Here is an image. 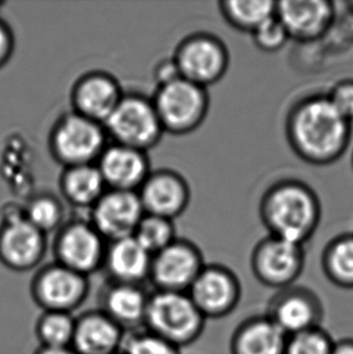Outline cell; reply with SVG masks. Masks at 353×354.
Wrapping results in <instances>:
<instances>
[{
    "label": "cell",
    "mask_w": 353,
    "mask_h": 354,
    "mask_svg": "<svg viewBox=\"0 0 353 354\" xmlns=\"http://www.w3.org/2000/svg\"><path fill=\"white\" fill-rule=\"evenodd\" d=\"M137 194L147 214L171 221L183 216L191 201L189 183L171 168L153 169Z\"/></svg>",
    "instance_id": "obj_14"
},
{
    "label": "cell",
    "mask_w": 353,
    "mask_h": 354,
    "mask_svg": "<svg viewBox=\"0 0 353 354\" xmlns=\"http://www.w3.org/2000/svg\"><path fill=\"white\" fill-rule=\"evenodd\" d=\"M124 95L123 87L113 74L105 71H90L73 84L72 111L105 124Z\"/></svg>",
    "instance_id": "obj_15"
},
{
    "label": "cell",
    "mask_w": 353,
    "mask_h": 354,
    "mask_svg": "<svg viewBox=\"0 0 353 354\" xmlns=\"http://www.w3.org/2000/svg\"><path fill=\"white\" fill-rule=\"evenodd\" d=\"M205 266L201 249L189 239L176 237L153 255L150 272L163 290L188 292Z\"/></svg>",
    "instance_id": "obj_10"
},
{
    "label": "cell",
    "mask_w": 353,
    "mask_h": 354,
    "mask_svg": "<svg viewBox=\"0 0 353 354\" xmlns=\"http://www.w3.org/2000/svg\"><path fill=\"white\" fill-rule=\"evenodd\" d=\"M46 235L32 225L22 208L5 214L0 224V259L10 268H32L43 258Z\"/></svg>",
    "instance_id": "obj_16"
},
{
    "label": "cell",
    "mask_w": 353,
    "mask_h": 354,
    "mask_svg": "<svg viewBox=\"0 0 353 354\" xmlns=\"http://www.w3.org/2000/svg\"><path fill=\"white\" fill-rule=\"evenodd\" d=\"M48 150L63 168L92 165L108 145L105 126L68 111L60 116L48 133Z\"/></svg>",
    "instance_id": "obj_3"
},
{
    "label": "cell",
    "mask_w": 353,
    "mask_h": 354,
    "mask_svg": "<svg viewBox=\"0 0 353 354\" xmlns=\"http://www.w3.org/2000/svg\"><path fill=\"white\" fill-rule=\"evenodd\" d=\"M116 330L110 322L93 317L82 322L77 331V344L87 354H105L116 342Z\"/></svg>",
    "instance_id": "obj_27"
},
{
    "label": "cell",
    "mask_w": 353,
    "mask_h": 354,
    "mask_svg": "<svg viewBox=\"0 0 353 354\" xmlns=\"http://www.w3.org/2000/svg\"><path fill=\"white\" fill-rule=\"evenodd\" d=\"M218 8L230 27L251 35L276 16L273 0H223L218 3Z\"/></svg>",
    "instance_id": "obj_22"
},
{
    "label": "cell",
    "mask_w": 353,
    "mask_h": 354,
    "mask_svg": "<svg viewBox=\"0 0 353 354\" xmlns=\"http://www.w3.org/2000/svg\"><path fill=\"white\" fill-rule=\"evenodd\" d=\"M332 354H353V339L334 341Z\"/></svg>",
    "instance_id": "obj_36"
},
{
    "label": "cell",
    "mask_w": 353,
    "mask_h": 354,
    "mask_svg": "<svg viewBox=\"0 0 353 354\" xmlns=\"http://www.w3.org/2000/svg\"><path fill=\"white\" fill-rule=\"evenodd\" d=\"M149 319L160 337L174 346L197 340L206 322L188 292L168 290H161L154 297Z\"/></svg>",
    "instance_id": "obj_8"
},
{
    "label": "cell",
    "mask_w": 353,
    "mask_h": 354,
    "mask_svg": "<svg viewBox=\"0 0 353 354\" xmlns=\"http://www.w3.org/2000/svg\"><path fill=\"white\" fill-rule=\"evenodd\" d=\"M105 258L114 276L123 281H136L150 272L153 255L129 236L109 242Z\"/></svg>",
    "instance_id": "obj_21"
},
{
    "label": "cell",
    "mask_w": 353,
    "mask_h": 354,
    "mask_svg": "<svg viewBox=\"0 0 353 354\" xmlns=\"http://www.w3.org/2000/svg\"><path fill=\"white\" fill-rule=\"evenodd\" d=\"M172 58L183 79L205 88L219 82L230 67L226 44L208 32H195L181 39Z\"/></svg>",
    "instance_id": "obj_6"
},
{
    "label": "cell",
    "mask_w": 353,
    "mask_h": 354,
    "mask_svg": "<svg viewBox=\"0 0 353 354\" xmlns=\"http://www.w3.org/2000/svg\"><path fill=\"white\" fill-rule=\"evenodd\" d=\"M105 239L90 221H66L56 232L55 252L63 266L84 273L98 266L105 257Z\"/></svg>",
    "instance_id": "obj_11"
},
{
    "label": "cell",
    "mask_w": 353,
    "mask_h": 354,
    "mask_svg": "<svg viewBox=\"0 0 353 354\" xmlns=\"http://www.w3.org/2000/svg\"><path fill=\"white\" fill-rule=\"evenodd\" d=\"M43 354H71L67 351L63 350L61 347H53L50 350L45 351Z\"/></svg>",
    "instance_id": "obj_37"
},
{
    "label": "cell",
    "mask_w": 353,
    "mask_h": 354,
    "mask_svg": "<svg viewBox=\"0 0 353 354\" xmlns=\"http://www.w3.org/2000/svg\"><path fill=\"white\" fill-rule=\"evenodd\" d=\"M320 266L335 287L353 289V232L335 236L325 244Z\"/></svg>",
    "instance_id": "obj_23"
},
{
    "label": "cell",
    "mask_w": 353,
    "mask_h": 354,
    "mask_svg": "<svg viewBox=\"0 0 353 354\" xmlns=\"http://www.w3.org/2000/svg\"><path fill=\"white\" fill-rule=\"evenodd\" d=\"M288 335L267 316L252 317L237 326L231 354H284Z\"/></svg>",
    "instance_id": "obj_19"
},
{
    "label": "cell",
    "mask_w": 353,
    "mask_h": 354,
    "mask_svg": "<svg viewBox=\"0 0 353 354\" xmlns=\"http://www.w3.org/2000/svg\"><path fill=\"white\" fill-rule=\"evenodd\" d=\"M176 232L174 221L145 213L134 231V237L149 253L155 255L172 243L176 239Z\"/></svg>",
    "instance_id": "obj_26"
},
{
    "label": "cell",
    "mask_w": 353,
    "mask_h": 354,
    "mask_svg": "<svg viewBox=\"0 0 353 354\" xmlns=\"http://www.w3.org/2000/svg\"><path fill=\"white\" fill-rule=\"evenodd\" d=\"M154 77L158 86L168 84V82L176 80L178 77H181L179 71L176 68V62L173 61L172 57L163 58L155 66L154 69Z\"/></svg>",
    "instance_id": "obj_35"
},
{
    "label": "cell",
    "mask_w": 353,
    "mask_h": 354,
    "mask_svg": "<svg viewBox=\"0 0 353 354\" xmlns=\"http://www.w3.org/2000/svg\"><path fill=\"white\" fill-rule=\"evenodd\" d=\"M259 218L269 235L305 245L320 226L322 203L307 183L283 178L272 183L260 197Z\"/></svg>",
    "instance_id": "obj_2"
},
{
    "label": "cell",
    "mask_w": 353,
    "mask_h": 354,
    "mask_svg": "<svg viewBox=\"0 0 353 354\" xmlns=\"http://www.w3.org/2000/svg\"><path fill=\"white\" fill-rule=\"evenodd\" d=\"M96 165L107 187L123 192H138L153 171L147 151L118 143L108 144Z\"/></svg>",
    "instance_id": "obj_18"
},
{
    "label": "cell",
    "mask_w": 353,
    "mask_h": 354,
    "mask_svg": "<svg viewBox=\"0 0 353 354\" xmlns=\"http://www.w3.org/2000/svg\"><path fill=\"white\" fill-rule=\"evenodd\" d=\"M103 126L113 143L147 153L161 142L165 134L152 97L132 92L125 93Z\"/></svg>",
    "instance_id": "obj_5"
},
{
    "label": "cell",
    "mask_w": 353,
    "mask_h": 354,
    "mask_svg": "<svg viewBox=\"0 0 353 354\" xmlns=\"http://www.w3.org/2000/svg\"><path fill=\"white\" fill-rule=\"evenodd\" d=\"M22 212L24 218L45 235L57 232L66 223L62 200L51 192H38L29 197Z\"/></svg>",
    "instance_id": "obj_25"
},
{
    "label": "cell",
    "mask_w": 353,
    "mask_h": 354,
    "mask_svg": "<svg viewBox=\"0 0 353 354\" xmlns=\"http://www.w3.org/2000/svg\"><path fill=\"white\" fill-rule=\"evenodd\" d=\"M334 341L329 334L317 326L288 336L284 354H332Z\"/></svg>",
    "instance_id": "obj_28"
},
{
    "label": "cell",
    "mask_w": 353,
    "mask_h": 354,
    "mask_svg": "<svg viewBox=\"0 0 353 354\" xmlns=\"http://www.w3.org/2000/svg\"><path fill=\"white\" fill-rule=\"evenodd\" d=\"M15 35L4 19H0V69L9 62L15 51Z\"/></svg>",
    "instance_id": "obj_34"
},
{
    "label": "cell",
    "mask_w": 353,
    "mask_h": 354,
    "mask_svg": "<svg viewBox=\"0 0 353 354\" xmlns=\"http://www.w3.org/2000/svg\"><path fill=\"white\" fill-rule=\"evenodd\" d=\"M351 166H352V169H353V153H352V156H351Z\"/></svg>",
    "instance_id": "obj_39"
},
{
    "label": "cell",
    "mask_w": 353,
    "mask_h": 354,
    "mask_svg": "<svg viewBox=\"0 0 353 354\" xmlns=\"http://www.w3.org/2000/svg\"><path fill=\"white\" fill-rule=\"evenodd\" d=\"M90 221L105 241L134 236L144 212L137 192L108 189L90 209Z\"/></svg>",
    "instance_id": "obj_13"
},
{
    "label": "cell",
    "mask_w": 353,
    "mask_h": 354,
    "mask_svg": "<svg viewBox=\"0 0 353 354\" xmlns=\"http://www.w3.org/2000/svg\"><path fill=\"white\" fill-rule=\"evenodd\" d=\"M255 48L265 53H275L281 51L286 44L291 40L286 29L276 16L259 27L252 34Z\"/></svg>",
    "instance_id": "obj_30"
},
{
    "label": "cell",
    "mask_w": 353,
    "mask_h": 354,
    "mask_svg": "<svg viewBox=\"0 0 353 354\" xmlns=\"http://www.w3.org/2000/svg\"><path fill=\"white\" fill-rule=\"evenodd\" d=\"M58 187L63 200L71 206L89 209L108 190L96 163L63 168Z\"/></svg>",
    "instance_id": "obj_20"
},
{
    "label": "cell",
    "mask_w": 353,
    "mask_h": 354,
    "mask_svg": "<svg viewBox=\"0 0 353 354\" xmlns=\"http://www.w3.org/2000/svg\"><path fill=\"white\" fill-rule=\"evenodd\" d=\"M325 95L335 109L339 111L340 115L352 124L353 79L346 77L335 82Z\"/></svg>",
    "instance_id": "obj_31"
},
{
    "label": "cell",
    "mask_w": 353,
    "mask_h": 354,
    "mask_svg": "<svg viewBox=\"0 0 353 354\" xmlns=\"http://www.w3.org/2000/svg\"><path fill=\"white\" fill-rule=\"evenodd\" d=\"M39 288L45 300L55 305H66L82 292L84 281L82 273L60 263L44 271Z\"/></svg>",
    "instance_id": "obj_24"
},
{
    "label": "cell",
    "mask_w": 353,
    "mask_h": 354,
    "mask_svg": "<svg viewBox=\"0 0 353 354\" xmlns=\"http://www.w3.org/2000/svg\"><path fill=\"white\" fill-rule=\"evenodd\" d=\"M284 133L291 151L311 166L339 161L349 149L352 124L340 115L325 93L301 97L287 113Z\"/></svg>",
    "instance_id": "obj_1"
},
{
    "label": "cell",
    "mask_w": 353,
    "mask_h": 354,
    "mask_svg": "<svg viewBox=\"0 0 353 354\" xmlns=\"http://www.w3.org/2000/svg\"><path fill=\"white\" fill-rule=\"evenodd\" d=\"M44 339L53 347H61L72 335L73 326L69 318L62 315H53L44 321Z\"/></svg>",
    "instance_id": "obj_32"
},
{
    "label": "cell",
    "mask_w": 353,
    "mask_h": 354,
    "mask_svg": "<svg viewBox=\"0 0 353 354\" xmlns=\"http://www.w3.org/2000/svg\"><path fill=\"white\" fill-rule=\"evenodd\" d=\"M276 17L291 40L310 44L329 32L336 9L330 0H282L276 1Z\"/></svg>",
    "instance_id": "obj_12"
},
{
    "label": "cell",
    "mask_w": 353,
    "mask_h": 354,
    "mask_svg": "<svg viewBox=\"0 0 353 354\" xmlns=\"http://www.w3.org/2000/svg\"><path fill=\"white\" fill-rule=\"evenodd\" d=\"M109 307L115 316L126 321H134L143 311L144 299L137 289L120 287L110 294Z\"/></svg>",
    "instance_id": "obj_29"
},
{
    "label": "cell",
    "mask_w": 353,
    "mask_h": 354,
    "mask_svg": "<svg viewBox=\"0 0 353 354\" xmlns=\"http://www.w3.org/2000/svg\"><path fill=\"white\" fill-rule=\"evenodd\" d=\"M188 294L206 319H220L235 311L241 301L242 287L233 270L212 263L202 268Z\"/></svg>",
    "instance_id": "obj_9"
},
{
    "label": "cell",
    "mask_w": 353,
    "mask_h": 354,
    "mask_svg": "<svg viewBox=\"0 0 353 354\" xmlns=\"http://www.w3.org/2000/svg\"><path fill=\"white\" fill-rule=\"evenodd\" d=\"M129 354H178L176 346L163 337H142L129 347Z\"/></svg>",
    "instance_id": "obj_33"
},
{
    "label": "cell",
    "mask_w": 353,
    "mask_h": 354,
    "mask_svg": "<svg viewBox=\"0 0 353 354\" xmlns=\"http://www.w3.org/2000/svg\"><path fill=\"white\" fill-rule=\"evenodd\" d=\"M152 100L165 133L173 136L195 132L205 122L210 111L207 88L183 77L156 87Z\"/></svg>",
    "instance_id": "obj_4"
},
{
    "label": "cell",
    "mask_w": 353,
    "mask_h": 354,
    "mask_svg": "<svg viewBox=\"0 0 353 354\" xmlns=\"http://www.w3.org/2000/svg\"><path fill=\"white\" fill-rule=\"evenodd\" d=\"M347 6H349L350 11L353 12V1H349V3H347Z\"/></svg>",
    "instance_id": "obj_38"
},
{
    "label": "cell",
    "mask_w": 353,
    "mask_h": 354,
    "mask_svg": "<svg viewBox=\"0 0 353 354\" xmlns=\"http://www.w3.org/2000/svg\"><path fill=\"white\" fill-rule=\"evenodd\" d=\"M266 316L291 336L320 326L323 307L312 290L291 286L272 297Z\"/></svg>",
    "instance_id": "obj_17"
},
{
    "label": "cell",
    "mask_w": 353,
    "mask_h": 354,
    "mask_svg": "<svg viewBox=\"0 0 353 354\" xmlns=\"http://www.w3.org/2000/svg\"><path fill=\"white\" fill-rule=\"evenodd\" d=\"M305 259L304 245L267 235L254 245L251 268L259 283L282 290L296 286L305 268Z\"/></svg>",
    "instance_id": "obj_7"
}]
</instances>
